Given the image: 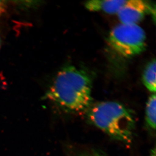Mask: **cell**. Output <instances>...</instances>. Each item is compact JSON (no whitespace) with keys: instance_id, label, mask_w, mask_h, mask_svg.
Returning a JSON list of instances; mask_svg holds the SVG:
<instances>
[{"instance_id":"6da1fadb","label":"cell","mask_w":156,"mask_h":156,"mask_svg":"<svg viewBox=\"0 0 156 156\" xmlns=\"http://www.w3.org/2000/svg\"><path fill=\"white\" fill-rule=\"evenodd\" d=\"M46 97L66 110L83 111L91 103V79L75 66L65 67L56 75Z\"/></svg>"},{"instance_id":"7a4b0ae2","label":"cell","mask_w":156,"mask_h":156,"mask_svg":"<svg viewBox=\"0 0 156 156\" xmlns=\"http://www.w3.org/2000/svg\"><path fill=\"white\" fill-rule=\"evenodd\" d=\"M87 117L91 123L119 141H131L135 120L131 112L121 104L102 102L90 108Z\"/></svg>"},{"instance_id":"3957f363","label":"cell","mask_w":156,"mask_h":156,"mask_svg":"<svg viewBox=\"0 0 156 156\" xmlns=\"http://www.w3.org/2000/svg\"><path fill=\"white\" fill-rule=\"evenodd\" d=\"M108 41L117 53L130 57L140 54L146 49V33L137 24L121 23L111 30Z\"/></svg>"},{"instance_id":"277c9868","label":"cell","mask_w":156,"mask_h":156,"mask_svg":"<svg viewBox=\"0 0 156 156\" xmlns=\"http://www.w3.org/2000/svg\"><path fill=\"white\" fill-rule=\"evenodd\" d=\"M152 7L147 2L141 0H129L117 13L122 24H137L147 12H151Z\"/></svg>"},{"instance_id":"5b68a950","label":"cell","mask_w":156,"mask_h":156,"mask_svg":"<svg viewBox=\"0 0 156 156\" xmlns=\"http://www.w3.org/2000/svg\"><path fill=\"white\" fill-rule=\"evenodd\" d=\"M126 0H92L87 1L84 6L90 11H104L107 13L117 14L126 3Z\"/></svg>"},{"instance_id":"8992f818","label":"cell","mask_w":156,"mask_h":156,"mask_svg":"<svg viewBox=\"0 0 156 156\" xmlns=\"http://www.w3.org/2000/svg\"><path fill=\"white\" fill-rule=\"evenodd\" d=\"M143 81L145 87L151 92L156 93V60L151 61L144 69Z\"/></svg>"},{"instance_id":"52a82bcc","label":"cell","mask_w":156,"mask_h":156,"mask_svg":"<svg viewBox=\"0 0 156 156\" xmlns=\"http://www.w3.org/2000/svg\"><path fill=\"white\" fill-rule=\"evenodd\" d=\"M156 94L150 97L146 108V121L147 126L152 129L156 128Z\"/></svg>"},{"instance_id":"ba28073f","label":"cell","mask_w":156,"mask_h":156,"mask_svg":"<svg viewBox=\"0 0 156 156\" xmlns=\"http://www.w3.org/2000/svg\"><path fill=\"white\" fill-rule=\"evenodd\" d=\"M80 156H105L104 155L98 153H90L84 154Z\"/></svg>"},{"instance_id":"9c48e42d","label":"cell","mask_w":156,"mask_h":156,"mask_svg":"<svg viewBox=\"0 0 156 156\" xmlns=\"http://www.w3.org/2000/svg\"><path fill=\"white\" fill-rule=\"evenodd\" d=\"M2 2L1 1H0V7H1V6L2 5Z\"/></svg>"}]
</instances>
